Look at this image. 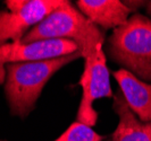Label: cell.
<instances>
[{
    "mask_svg": "<svg viewBox=\"0 0 151 141\" xmlns=\"http://www.w3.org/2000/svg\"><path fill=\"white\" fill-rule=\"evenodd\" d=\"M108 52L125 70L151 81V19L134 14L115 28L108 41Z\"/></svg>",
    "mask_w": 151,
    "mask_h": 141,
    "instance_id": "obj_3",
    "label": "cell"
},
{
    "mask_svg": "<svg viewBox=\"0 0 151 141\" xmlns=\"http://www.w3.org/2000/svg\"><path fill=\"white\" fill-rule=\"evenodd\" d=\"M131 111L144 123L151 122V84H147L125 69L114 72Z\"/></svg>",
    "mask_w": 151,
    "mask_h": 141,
    "instance_id": "obj_8",
    "label": "cell"
},
{
    "mask_svg": "<svg viewBox=\"0 0 151 141\" xmlns=\"http://www.w3.org/2000/svg\"><path fill=\"white\" fill-rule=\"evenodd\" d=\"M64 0H8V10L0 11V45L8 40L21 42L31 26H37L53 10L61 7Z\"/></svg>",
    "mask_w": 151,
    "mask_h": 141,
    "instance_id": "obj_4",
    "label": "cell"
},
{
    "mask_svg": "<svg viewBox=\"0 0 151 141\" xmlns=\"http://www.w3.org/2000/svg\"><path fill=\"white\" fill-rule=\"evenodd\" d=\"M102 44L97 46V52L92 61L90 82L81 84L82 86V99L77 113V122L85 125L92 126L96 124L98 114L93 108V102L99 98L111 97L113 90L109 80V70L107 68L106 55Z\"/></svg>",
    "mask_w": 151,
    "mask_h": 141,
    "instance_id": "obj_6",
    "label": "cell"
},
{
    "mask_svg": "<svg viewBox=\"0 0 151 141\" xmlns=\"http://www.w3.org/2000/svg\"><path fill=\"white\" fill-rule=\"evenodd\" d=\"M80 11L104 30L117 28L129 21L132 8L119 0H78Z\"/></svg>",
    "mask_w": 151,
    "mask_h": 141,
    "instance_id": "obj_7",
    "label": "cell"
},
{
    "mask_svg": "<svg viewBox=\"0 0 151 141\" xmlns=\"http://www.w3.org/2000/svg\"><path fill=\"white\" fill-rule=\"evenodd\" d=\"M80 51L75 42L69 40H47L30 44L6 43L0 45V82L6 76L4 64L30 62L59 58Z\"/></svg>",
    "mask_w": 151,
    "mask_h": 141,
    "instance_id": "obj_5",
    "label": "cell"
},
{
    "mask_svg": "<svg viewBox=\"0 0 151 141\" xmlns=\"http://www.w3.org/2000/svg\"><path fill=\"white\" fill-rule=\"evenodd\" d=\"M102 137L99 135L91 126L81 122H74L67 130L55 141H101Z\"/></svg>",
    "mask_w": 151,
    "mask_h": 141,
    "instance_id": "obj_10",
    "label": "cell"
},
{
    "mask_svg": "<svg viewBox=\"0 0 151 141\" xmlns=\"http://www.w3.org/2000/svg\"><path fill=\"white\" fill-rule=\"evenodd\" d=\"M114 110L119 118L113 141H151V122L144 123L131 111L122 93L114 97Z\"/></svg>",
    "mask_w": 151,
    "mask_h": 141,
    "instance_id": "obj_9",
    "label": "cell"
},
{
    "mask_svg": "<svg viewBox=\"0 0 151 141\" xmlns=\"http://www.w3.org/2000/svg\"><path fill=\"white\" fill-rule=\"evenodd\" d=\"M47 40L73 41L82 52L84 60L92 61L97 52V46L104 43V33L67 1L37 26L32 27L21 43L30 44Z\"/></svg>",
    "mask_w": 151,
    "mask_h": 141,
    "instance_id": "obj_2",
    "label": "cell"
},
{
    "mask_svg": "<svg viewBox=\"0 0 151 141\" xmlns=\"http://www.w3.org/2000/svg\"><path fill=\"white\" fill-rule=\"evenodd\" d=\"M81 57L82 52L77 51L55 59L6 64L5 90L12 113L22 118L29 115L51 76Z\"/></svg>",
    "mask_w": 151,
    "mask_h": 141,
    "instance_id": "obj_1",
    "label": "cell"
},
{
    "mask_svg": "<svg viewBox=\"0 0 151 141\" xmlns=\"http://www.w3.org/2000/svg\"><path fill=\"white\" fill-rule=\"evenodd\" d=\"M147 10H148L149 15L151 16V1H149V2H148V5H147Z\"/></svg>",
    "mask_w": 151,
    "mask_h": 141,
    "instance_id": "obj_11",
    "label": "cell"
}]
</instances>
